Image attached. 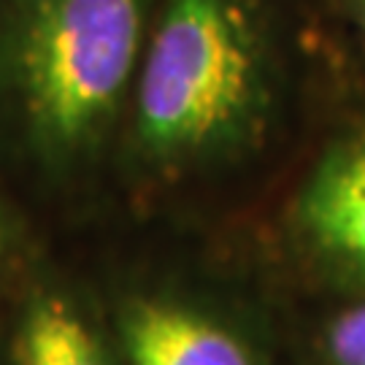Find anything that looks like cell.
I'll return each mask as SVG.
<instances>
[{
	"label": "cell",
	"instance_id": "obj_1",
	"mask_svg": "<svg viewBox=\"0 0 365 365\" xmlns=\"http://www.w3.org/2000/svg\"><path fill=\"white\" fill-rule=\"evenodd\" d=\"M284 81L282 0H157L133 87L135 144L163 170L235 163L268 138Z\"/></svg>",
	"mask_w": 365,
	"mask_h": 365
},
{
	"label": "cell",
	"instance_id": "obj_2",
	"mask_svg": "<svg viewBox=\"0 0 365 365\" xmlns=\"http://www.w3.org/2000/svg\"><path fill=\"white\" fill-rule=\"evenodd\" d=\"M157 0H0V90L41 155L103 138L144 60Z\"/></svg>",
	"mask_w": 365,
	"mask_h": 365
},
{
	"label": "cell",
	"instance_id": "obj_6",
	"mask_svg": "<svg viewBox=\"0 0 365 365\" xmlns=\"http://www.w3.org/2000/svg\"><path fill=\"white\" fill-rule=\"evenodd\" d=\"M314 365H365V289H341L312 341Z\"/></svg>",
	"mask_w": 365,
	"mask_h": 365
},
{
	"label": "cell",
	"instance_id": "obj_7",
	"mask_svg": "<svg viewBox=\"0 0 365 365\" xmlns=\"http://www.w3.org/2000/svg\"><path fill=\"white\" fill-rule=\"evenodd\" d=\"M341 19L354 30L357 41L365 49V0H330Z\"/></svg>",
	"mask_w": 365,
	"mask_h": 365
},
{
	"label": "cell",
	"instance_id": "obj_3",
	"mask_svg": "<svg viewBox=\"0 0 365 365\" xmlns=\"http://www.w3.org/2000/svg\"><path fill=\"white\" fill-rule=\"evenodd\" d=\"M300 257L339 289H365V119L339 133L289 206Z\"/></svg>",
	"mask_w": 365,
	"mask_h": 365
},
{
	"label": "cell",
	"instance_id": "obj_5",
	"mask_svg": "<svg viewBox=\"0 0 365 365\" xmlns=\"http://www.w3.org/2000/svg\"><path fill=\"white\" fill-rule=\"evenodd\" d=\"M16 365H111V360L66 300L43 295L19 325Z\"/></svg>",
	"mask_w": 365,
	"mask_h": 365
},
{
	"label": "cell",
	"instance_id": "obj_4",
	"mask_svg": "<svg viewBox=\"0 0 365 365\" xmlns=\"http://www.w3.org/2000/svg\"><path fill=\"white\" fill-rule=\"evenodd\" d=\"M130 365H271L244 327L173 298H135L119 314Z\"/></svg>",
	"mask_w": 365,
	"mask_h": 365
}]
</instances>
